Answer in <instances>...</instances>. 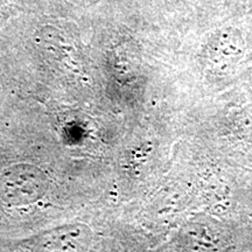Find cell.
Listing matches in <instances>:
<instances>
[{
	"instance_id": "2",
	"label": "cell",
	"mask_w": 252,
	"mask_h": 252,
	"mask_svg": "<svg viewBox=\"0 0 252 252\" xmlns=\"http://www.w3.org/2000/svg\"><path fill=\"white\" fill-rule=\"evenodd\" d=\"M243 121H242V125L244 126L245 133L252 137V110L249 111L247 115L243 116Z\"/></svg>"
},
{
	"instance_id": "1",
	"label": "cell",
	"mask_w": 252,
	"mask_h": 252,
	"mask_svg": "<svg viewBox=\"0 0 252 252\" xmlns=\"http://www.w3.org/2000/svg\"><path fill=\"white\" fill-rule=\"evenodd\" d=\"M245 41L237 28L216 31L207 41L202 52L204 69L214 76H226L235 70L244 55Z\"/></svg>"
}]
</instances>
